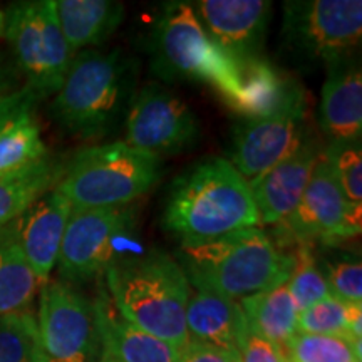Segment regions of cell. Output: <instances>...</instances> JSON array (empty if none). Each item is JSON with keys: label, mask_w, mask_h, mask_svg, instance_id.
I'll return each mask as SVG.
<instances>
[{"label": "cell", "mask_w": 362, "mask_h": 362, "mask_svg": "<svg viewBox=\"0 0 362 362\" xmlns=\"http://www.w3.org/2000/svg\"><path fill=\"white\" fill-rule=\"evenodd\" d=\"M238 66L242 71V99L233 111L245 119H259L307 103L304 89L264 59Z\"/></svg>", "instance_id": "obj_20"}, {"label": "cell", "mask_w": 362, "mask_h": 362, "mask_svg": "<svg viewBox=\"0 0 362 362\" xmlns=\"http://www.w3.org/2000/svg\"><path fill=\"white\" fill-rule=\"evenodd\" d=\"M176 362H240V354L189 339L180 349Z\"/></svg>", "instance_id": "obj_34"}, {"label": "cell", "mask_w": 362, "mask_h": 362, "mask_svg": "<svg viewBox=\"0 0 362 362\" xmlns=\"http://www.w3.org/2000/svg\"><path fill=\"white\" fill-rule=\"evenodd\" d=\"M136 210L131 205L96 210H72L59 250L62 282H88L112 265L117 242L133 233Z\"/></svg>", "instance_id": "obj_10"}, {"label": "cell", "mask_w": 362, "mask_h": 362, "mask_svg": "<svg viewBox=\"0 0 362 362\" xmlns=\"http://www.w3.org/2000/svg\"><path fill=\"white\" fill-rule=\"evenodd\" d=\"M322 155L336 176L339 188L342 189L346 200L354 205H362L361 141L329 143V146L322 149Z\"/></svg>", "instance_id": "obj_30"}, {"label": "cell", "mask_w": 362, "mask_h": 362, "mask_svg": "<svg viewBox=\"0 0 362 362\" xmlns=\"http://www.w3.org/2000/svg\"><path fill=\"white\" fill-rule=\"evenodd\" d=\"M193 11L208 37L237 64L262 59L269 29V0H200Z\"/></svg>", "instance_id": "obj_14"}, {"label": "cell", "mask_w": 362, "mask_h": 362, "mask_svg": "<svg viewBox=\"0 0 362 362\" xmlns=\"http://www.w3.org/2000/svg\"><path fill=\"white\" fill-rule=\"evenodd\" d=\"M319 126L329 143L361 141L362 76L354 59L329 71L320 94Z\"/></svg>", "instance_id": "obj_18"}, {"label": "cell", "mask_w": 362, "mask_h": 362, "mask_svg": "<svg viewBox=\"0 0 362 362\" xmlns=\"http://www.w3.org/2000/svg\"><path fill=\"white\" fill-rule=\"evenodd\" d=\"M71 214L69 200L54 187L37 198L19 218L8 223L27 264L42 285L57 265L59 250Z\"/></svg>", "instance_id": "obj_15"}, {"label": "cell", "mask_w": 362, "mask_h": 362, "mask_svg": "<svg viewBox=\"0 0 362 362\" xmlns=\"http://www.w3.org/2000/svg\"><path fill=\"white\" fill-rule=\"evenodd\" d=\"M40 287L11 225L0 228V317L29 310Z\"/></svg>", "instance_id": "obj_23"}, {"label": "cell", "mask_w": 362, "mask_h": 362, "mask_svg": "<svg viewBox=\"0 0 362 362\" xmlns=\"http://www.w3.org/2000/svg\"><path fill=\"white\" fill-rule=\"evenodd\" d=\"M54 11L72 56L106 42L124 19L115 0H54Z\"/></svg>", "instance_id": "obj_21"}, {"label": "cell", "mask_w": 362, "mask_h": 362, "mask_svg": "<svg viewBox=\"0 0 362 362\" xmlns=\"http://www.w3.org/2000/svg\"><path fill=\"white\" fill-rule=\"evenodd\" d=\"M47 148L34 116H27L0 136V178L19 175L44 161Z\"/></svg>", "instance_id": "obj_26"}, {"label": "cell", "mask_w": 362, "mask_h": 362, "mask_svg": "<svg viewBox=\"0 0 362 362\" xmlns=\"http://www.w3.org/2000/svg\"><path fill=\"white\" fill-rule=\"evenodd\" d=\"M163 226L181 243H205L260 225L250 187L226 158H210L171 185Z\"/></svg>", "instance_id": "obj_1"}, {"label": "cell", "mask_w": 362, "mask_h": 362, "mask_svg": "<svg viewBox=\"0 0 362 362\" xmlns=\"http://www.w3.org/2000/svg\"><path fill=\"white\" fill-rule=\"evenodd\" d=\"M4 34L25 74V88L39 101L56 94L74 56L57 22L54 0L13 4L6 13Z\"/></svg>", "instance_id": "obj_8"}, {"label": "cell", "mask_w": 362, "mask_h": 362, "mask_svg": "<svg viewBox=\"0 0 362 362\" xmlns=\"http://www.w3.org/2000/svg\"><path fill=\"white\" fill-rule=\"evenodd\" d=\"M136 81L138 64L121 49L81 51L51 104L54 119L79 138H104L128 115Z\"/></svg>", "instance_id": "obj_3"}, {"label": "cell", "mask_w": 362, "mask_h": 362, "mask_svg": "<svg viewBox=\"0 0 362 362\" xmlns=\"http://www.w3.org/2000/svg\"><path fill=\"white\" fill-rule=\"evenodd\" d=\"M279 226L285 242L296 247L341 242L361 233L362 205L346 200L329 163L320 155L297 208Z\"/></svg>", "instance_id": "obj_11"}, {"label": "cell", "mask_w": 362, "mask_h": 362, "mask_svg": "<svg viewBox=\"0 0 362 362\" xmlns=\"http://www.w3.org/2000/svg\"><path fill=\"white\" fill-rule=\"evenodd\" d=\"M284 47L330 71L351 61L362 39L361 0H293L284 4Z\"/></svg>", "instance_id": "obj_7"}, {"label": "cell", "mask_w": 362, "mask_h": 362, "mask_svg": "<svg viewBox=\"0 0 362 362\" xmlns=\"http://www.w3.org/2000/svg\"><path fill=\"white\" fill-rule=\"evenodd\" d=\"M320 155L322 149L309 138L291 156L248 183L260 223L280 225L288 218L305 193Z\"/></svg>", "instance_id": "obj_16"}, {"label": "cell", "mask_w": 362, "mask_h": 362, "mask_svg": "<svg viewBox=\"0 0 362 362\" xmlns=\"http://www.w3.org/2000/svg\"><path fill=\"white\" fill-rule=\"evenodd\" d=\"M64 168L49 158L19 175L0 178V228L12 223L37 198L52 189Z\"/></svg>", "instance_id": "obj_24"}, {"label": "cell", "mask_w": 362, "mask_h": 362, "mask_svg": "<svg viewBox=\"0 0 362 362\" xmlns=\"http://www.w3.org/2000/svg\"><path fill=\"white\" fill-rule=\"evenodd\" d=\"M309 139L307 103L275 115L245 119L233 131L228 163L250 183Z\"/></svg>", "instance_id": "obj_13"}, {"label": "cell", "mask_w": 362, "mask_h": 362, "mask_svg": "<svg viewBox=\"0 0 362 362\" xmlns=\"http://www.w3.org/2000/svg\"><path fill=\"white\" fill-rule=\"evenodd\" d=\"M297 332L362 341V304H349L330 296L298 314Z\"/></svg>", "instance_id": "obj_25"}, {"label": "cell", "mask_w": 362, "mask_h": 362, "mask_svg": "<svg viewBox=\"0 0 362 362\" xmlns=\"http://www.w3.org/2000/svg\"><path fill=\"white\" fill-rule=\"evenodd\" d=\"M39 98L29 88L13 89L0 96V136L21 119L33 115Z\"/></svg>", "instance_id": "obj_32"}, {"label": "cell", "mask_w": 362, "mask_h": 362, "mask_svg": "<svg viewBox=\"0 0 362 362\" xmlns=\"http://www.w3.org/2000/svg\"><path fill=\"white\" fill-rule=\"evenodd\" d=\"M250 332L267 341L285 346L297 334L298 310L287 285L240 298Z\"/></svg>", "instance_id": "obj_22"}, {"label": "cell", "mask_w": 362, "mask_h": 362, "mask_svg": "<svg viewBox=\"0 0 362 362\" xmlns=\"http://www.w3.org/2000/svg\"><path fill=\"white\" fill-rule=\"evenodd\" d=\"M192 288L187 305L189 339L240 354L250 330L240 302L206 287Z\"/></svg>", "instance_id": "obj_17"}, {"label": "cell", "mask_w": 362, "mask_h": 362, "mask_svg": "<svg viewBox=\"0 0 362 362\" xmlns=\"http://www.w3.org/2000/svg\"><path fill=\"white\" fill-rule=\"evenodd\" d=\"M285 285L291 292L298 314L332 296L327 280L315 262L312 247L309 245H297L293 252V269Z\"/></svg>", "instance_id": "obj_29"}, {"label": "cell", "mask_w": 362, "mask_h": 362, "mask_svg": "<svg viewBox=\"0 0 362 362\" xmlns=\"http://www.w3.org/2000/svg\"><path fill=\"white\" fill-rule=\"evenodd\" d=\"M99 362H116L115 359H112V357L107 354V352H104L103 351V354H101V359H99Z\"/></svg>", "instance_id": "obj_37"}, {"label": "cell", "mask_w": 362, "mask_h": 362, "mask_svg": "<svg viewBox=\"0 0 362 362\" xmlns=\"http://www.w3.org/2000/svg\"><path fill=\"white\" fill-rule=\"evenodd\" d=\"M8 86H11V83H8L7 76L0 72V96H2V94H6V93H8V90H11V88H8Z\"/></svg>", "instance_id": "obj_35"}, {"label": "cell", "mask_w": 362, "mask_h": 362, "mask_svg": "<svg viewBox=\"0 0 362 362\" xmlns=\"http://www.w3.org/2000/svg\"><path fill=\"white\" fill-rule=\"evenodd\" d=\"M96 309L103 351L116 362H176L180 347L144 332L126 320L112 305L107 292H99Z\"/></svg>", "instance_id": "obj_19"}, {"label": "cell", "mask_w": 362, "mask_h": 362, "mask_svg": "<svg viewBox=\"0 0 362 362\" xmlns=\"http://www.w3.org/2000/svg\"><path fill=\"white\" fill-rule=\"evenodd\" d=\"M0 362H44L30 310L0 317Z\"/></svg>", "instance_id": "obj_28"}, {"label": "cell", "mask_w": 362, "mask_h": 362, "mask_svg": "<svg viewBox=\"0 0 362 362\" xmlns=\"http://www.w3.org/2000/svg\"><path fill=\"white\" fill-rule=\"evenodd\" d=\"M161 176V160L124 141L83 148L62 171L56 188L72 210L133 205Z\"/></svg>", "instance_id": "obj_6"}, {"label": "cell", "mask_w": 362, "mask_h": 362, "mask_svg": "<svg viewBox=\"0 0 362 362\" xmlns=\"http://www.w3.org/2000/svg\"><path fill=\"white\" fill-rule=\"evenodd\" d=\"M153 71L165 81L210 84L232 110L242 99V71L208 37L192 4H165L153 33Z\"/></svg>", "instance_id": "obj_5"}, {"label": "cell", "mask_w": 362, "mask_h": 362, "mask_svg": "<svg viewBox=\"0 0 362 362\" xmlns=\"http://www.w3.org/2000/svg\"><path fill=\"white\" fill-rule=\"evenodd\" d=\"M240 362H287V357L282 346L248 330V336L240 351Z\"/></svg>", "instance_id": "obj_33"}, {"label": "cell", "mask_w": 362, "mask_h": 362, "mask_svg": "<svg viewBox=\"0 0 362 362\" xmlns=\"http://www.w3.org/2000/svg\"><path fill=\"white\" fill-rule=\"evenodd\" d=\"M361 342L349 336L297 332L284 346L287 362H362Z\"/></svg>", "instance_id": "obj_27"}, {"label": "cell", "mask_w": 362, "mask_h": 362, "mask_svg": "<svg viewBox=\"0 0 362 362\" xmlns=\"http://www.w3.org/2000/svg\"><path fill=\"white\" fill-rule=\"evenodd\" d=\"M44 362H99L103 354L96 302L62 280L39 291L35 315Z\"/></svg>", "instance_id": "obj_9"}, {"label": "cell", "mask_w": 362, "mask_h": 362, "mask_svg": "<svg viewBox=\"0 0 362 362\" xmlns=\"http://www.w3.org/2000/svg\"><path fill=\"white\" fill-rule=\"evenodd\" d=\"M104 275L107 296L126 320L180 349L189 341L187 305L192 285L173 257L153 248L112 262Z\"/></svg>", "instance_id": "obj_2"}, {"label": "cell", "mask_w": 362, "mask_h": 362, "mask_svg": "<svg viewBox=\"0 0 362 362\" xmlns=\"http://www.w3.org/2000/svg\"><path fill=\"white\" fill-rule=\"evenodd\" d=\"M178 255L192 287L233 300L280 287L293 269V253H285L260 226L205 243H180Z\"/></svg>", "instance_id": "obj_4"}, {"label": "cell", "mask_w": 362, "mask_h": 362, "mask_svg": "<svg viewBox=\"0 0 362 362\" xmlns=\"http://www.w3.org/2000/svg\"><path fill=\"white\" fill-rule=\"evenodd\" d=\"M4 29H6V12L0 11V35L4 34Z\"/></svg>", "instance_id": "obj_36"}, {"label": "cell", "mask_w": 362, "mask_h": 362, "mask_svg": "<svg viewBox=\"0 0 362 362\" xmlns=\"http://www.w3.org/2000/svg\"><path fill=\"white\" fill-rule=\"evenodd\" d=\"M334 297L362 304V264L354 255H341L319 264Z\"/></svg>", "instance_id": "obj_31"}, {"label": "cell", "mask_w": 362, "mask_h": 362, "mask_svg": "<svg viewBox=\"0 0 362 362\" xmlns=\"http://www.w3.org/2000/svg\"><path fill=\"white\" fill-rule=\"evenodd\" d=\"M198 136L197 116L171 90L148 84L134 94L126 115V144L161 160L187 151Z\"/></svg>", "instance_id": "obj_12"}]
</instances>
